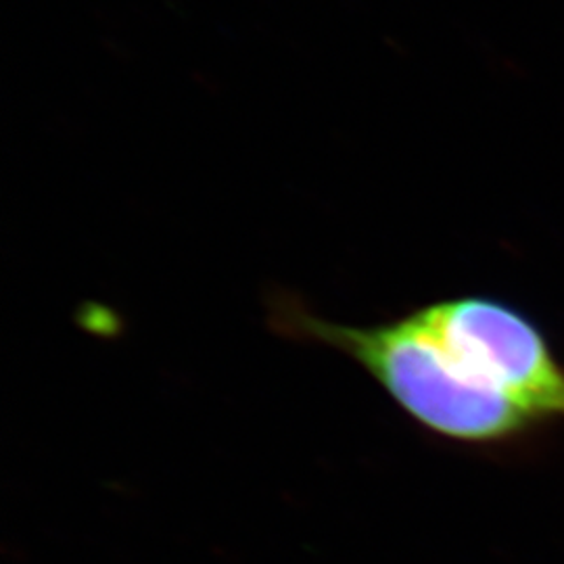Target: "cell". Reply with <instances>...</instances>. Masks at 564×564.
Wrapping results in <instances>:
<instances>
[{
	"instance_id": "1",
	"label": "cell",
	"mask_w": 564,
	"mask_h": 564,
	"mask_svg": "<svg viewBox=\"0 0 564 564\" xmlns=\"http://www.w3.org/2000/svg\"><path fill=\"white\" fill-rule=\"evenodd\" d=\"M270 324L291 341L321 343L360 364L414 423L437 437L500 444L540 423L477 379L419 310L393 323L349 326L324 321L282 295L270 305Z\"/></svg>"
},
{
	"instance_id": "2",
	"label": "cell",
	"mask_w": 564,
	"mask_h": 564,
	"mask_svg": "<svg viewBox=\"0 0 564 564\" xmlns=\"http://www.w3.org/2000/svg\"><path fill=\"white\" fill-rule=\"evenodd\" d=\"M449 351L533 419H564V366L540 328L505 302L466 295L419 307Z\"/></svg>"
}]
</instances>
